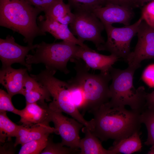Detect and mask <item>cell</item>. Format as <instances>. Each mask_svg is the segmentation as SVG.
I'll return each instance as SVG.
<instances>
[{
	"instance_id": "484cf974",
	"label": "cell",
	"mask_w": 154,
	"mask_h": 154,
	"mask_svg": "<svg viewBox=\"0 0 154 154\" xmlns=\"http://www.w3.org/2000/svg\"><path fill=\"white\" fill-rule=\"evenodd\" d=\"M25 97L26 103L38 102L45 103V101H52L50 94L48 89L43 85L41 87L26 92L24 95Z\"/></svg>"
},
{
	"instance_id": "ba28073f",
	"label": "cell",
	"mask_w": 154,
	"mask_h": 154,
	"mask_svg": "<svg viewBox=\"0 0 154 154\" xmlns=\"http://www.w3.org/2000/svg\"><path fill=\"white\" fill-rule=\"evenodd\" d=\"M74 16L69 24L70 29L81 41L92 42L98 50L105 42L101 33L104 24L92 12H74Z\"/></svg>"
},
{
	"instance_id": "2e32d148",
	"label": "cell",
	"mask_w": 154,
	"mask_h": 154,
	"mask_svg": "<svg viewBox=\"0 0 154 154\" xmlns=\"http://www.w3.org/2000/svg\"><path fill=\"white\" fill-rule=\"evenodd\" d=\"M26 103L25 108L20 110L19 115L22 125L31 126L38 124L48 123L50 121L49 118L48 106L45 103Z\"/></svg>"
},
{
	"instance_id": "8992f818",
	"label": "cell",
	"mask_w": 154,
	"mask_h": 154,
	"mask_svg": "<svg viewBox=\"0 0 154 154\" xmlns=\"http://www.w3.org/2000/svg\"><path fill=\"white\" fill-rule=\"evenodd\" d=\"M79 46L63 40L52 43L42 41L37 44L33 54L27 56L25 60L28 64L42 63L48 70L55 72L60 70L67 74L70 72L68 62L75 58Z\"/></svg>"
},
{
	"instance_id": "603a6c76",
	"label": "cell",
	"mask_w": 154,
	"mask_h": 154,
	"mask_svg": "<svg viewBox=\"0 0 154 154\" xmlns=\"http://www.w3.org/2000/svg\"><path fill=\"white\" fill-rule=\"evenodd\" d=\"M140 120L141 123L145 125L147 131V137L145 144L154 146V109L146 107L141 114Z\"/></svg>"
},
{
	"instance_id": "ffe728a7",
	"label": "cell",
	"mask_w": 154,
	"mask_h": 154,
	"mask_svg": "<svg viewBox=\"0 0 154 154\" xmlns=\"http://www.w3.org/2000/svg\"><path fill=\"white\" fill-rule=\"evenodd\" d=\"M141 134L139 131L127 137L114 140L113 146L109 149L114 150L116 154H131L141 151L142 147Z\"/></svg>"
},
{
	"instance_id": "5b68a950",
	"label": "cell",
	"mask_w": 154,
	"mask_h": 154,
	"mask_svg": "<svg viewBox=\"0 0 154 154\" xmlns=\"http://www.w3.org/2000/svg\"><path fill=\"white\" fill-rule=\"evenodd\" d=\"M55 73L46 69L38 74H31L30 76L49 91L53 98L48 105L50 109L66 114L90 129L91 127L90 121L85 119L72 102L68 89V83L54 77Z\"/></svg>"
},
{
	"instance_id": "8fae6325",
	"label": "cell",
	"mask_w": 154,
	"mask_h": 154,
	"mask_svg": "<svg viewBox=\"0 0 154 154\" xmlns=\"http://www.w3.org/2000/svg\"><path fill=\"white\" fill-rule=\"evenodd\" d=\"M37 44L23 46L17 43L14 37L8 35L5 39L0 38V59L2 68L11 66L15 63L25 66L28 70H32V65L27 63L25 58L30 50L35 49Z\"/></svg>"
},
{
	"instance_id": "5bb4252c",
	"label": "cell",
	"mask_w": 154,
	"mask_h": 154,
	"mask_svg": "<svg viewBox=\"0 0 154 154\" xmlns=\"http://www.w3.org/2000/svg\"><path fill=\"white\" fill-rule=\"evenodd\" d=\"M27 68L15 69L11 66L2 67L0 71V83L12 97L22 94Z\"/></svg>"
},
{
	"instance_id": "d6a6232c",
	"label": "cell",
	"mask_w": 154,
	"mask_h": 154,
	"mask_svg": "<svg viewBox=\"0 0 154 154\" xmlns=\"http://www.w3.org/2000/svg\"><path fill=\"white\" fill-rule=\"evenodd\" d=\"M145 106L148 108L154 109V90L151 93H147Z\"/></svg>"
},
{
	"instance_id": "7402d4cb",
	"label": "cell",
	"mask_w": 154,
	"mask_h": 154,
	"mask_svg": "<svg viewBox=\"0 0 154 154\" xmlns=\"http://www.w3.org/2000/svg\"><path fill=\"white\" fill-rule=\"evenodd\" d=\"M67 82L72 102L79 111H82L83 115L85 106V100L83 89L73 78Z\"/></svg>"
},
{
	"instance_id": "83f0119b",
	"label": "cell",
	"mask_w": 154,
	"mask_h": 154,
	"mask_svg": "<svg viewBox=\"0 0 154 154\" xmlns=\"http://www.w3.org/2000/svg\"><path fill=\"white\" fill-rule=\"evenodd\" d=\"M12 97L4 90L0 89V112L8 111L19 115L20 110L16 109L12 101Z\"/></svg>"
},
{
	"instance_id": "e575fe53",
	"label": "cell",
	"mask_w": 154,
	"mask_h": 154,
	"mask_svg": "<svg viewBox=\"0 0 154 154\" xmlns=\"http://www.w3.org/2000/svg\"><path fill=\"white\" fill-rule=\"evenodd\" d=\"M148 154H154V146H152L150 148V150L148 152Z\"/></svg>"
},
{
	"instance_id": "ac0fdd59",
	"label": "cell",
	"mask_w": 154,
	"mask_h": 154,
	"mask_svg": "<svg viewBox=\"0 0 154 154\" xmlns=\"http://www.w3.org/2000/svg\"><path fill=\"white\" fill-rule=\"evenodd\" d=\"M82 131L84 137L80 139L79 146L80 154H116L113 150L104 148L99 138L86 127L84 126Z\"/></svg>"
},
{
	"instance_id": "4dcf8cb0",
	"label": "cell",
	"mask_w": 154,
	"mask_h": 154,
	"mask_svg": "<svg viewBox=\"0 0 154 154\" xmlns=\"http://www.w3.org/2000/svg\"><path fill=\"white\" fill-rule=\"evenodd\" d=\"M30 4L44 12L58 0H26Z\"/></svg>"
},
{
	"instance_id": "9a60e30c",
	"label": "cell",
	"mask_w": 154,
	"mask_h": 154,
	"mask_svg": "<svg viewBox=\"0 0 154 154\" xmlns=\"http://www.w3.org/2000/svg\"><path fill=\"white\" fill-rule=\"evenodd\" d=\"M45 18L39 20L38 25L44 33L48 32L55 38L62 40L80 46L86 49H90L87 45L76 38L72 34L68 25L63 24L56 21Z\"/></svg>"
},
{
	"instance_id": "d6986e66",
	"label": "cell",
	"mask_w": 154,
	"mask_h": 154,
	"mask_svg": "<svg viewBox=\"0 0 154 154\" xmlns=\"http://www.w3.org/2000/svg\"><path fill=\"white\" fill-rule=\"evenodd\" d=\"M43 12L45 18L67 25L72 22L74 16L70 5L65 3L63 0H57Z\"/></svg>"
},
{
	"instance_id": "44dd1931",
	"label": "cell",
	"mask_w": 154,
	"mask_h": 154,
	"mask_svg": "<svg viewBox=\"0 0 154 154\" xmlns=\"http://www.w3.org/2000/svg\"><path fill=\"white\" fill-rule=\"evenodd\" d=\"M20 125L12 121L7 117L6 112H0V141L4 143L7 139L10 141L15 137Z\"/></svg>"
},
{
	"instance_id": "836d02e7",
	"label": "cell",
	"mask_w": 154,
	"mask_h": 154,
	"mask_svg": "<svg viewBox=\"0 0 154 154\" xmlns=\"http://www.w3.org/2000/svg\"><path fill=\"white\" fill-rule=\"evenodd\" d=\"M154 0H135L137 7L143 6L145 3L149 2Z\"/></svg>"
},
{
	"instance_id": "d4e9b609",
	"label": "cell",
	"mask_w": 154,
	"mask_h": 154,
	"mask_svg": "<svg viewBox=\"0 0 154 154\" xmlns=\"http://www.w3.org/2000/svg\"><path fill=\"white\" fill-rule=\"evenodd\" d=\"M49 135L33 140L21 145L19 154H40L45 147Z\"/></svg>"
},
{
	"instance_id": "cb8c5ba5",
	"label": "cell",
	"mask_w": 154,
	"mask_h": 154,
	"mask_svg": "<svg viewBox=\"0 0 154 154\" xmlns=\"http://www.w3.org/2000/svg\"><path fill=\"white\" fill-rule=\"evenodd\" d=\"M74 12H92L97 8L104 6L105 0H67Z\"/></svg>"
},
{
	"instance_id": "9c48e42d",
	"label": "cell",
	"mask_w": 154,
	"mask_h": 154,
	"mask_svg": "<svg viewBox=\"0 0 154 154\" xmlns=\"http://www.w3.org/2000/svg\"><path fill=\"white\" fill-rule=\"evenodd\" d=\"M49 118L62 139L61 144L72 149H78L80 140V131L84 125L74 118L64 116L62 112L55 111L48 106Z\"/></svg>"
},
{
	"instance_id": "e0dca14e",
	"label": "cell",
	"mask_w": 154,
	"mask_h": 154,
	"mask_svg": "<svg viewBox=\"0 0 154 154\" xmlns=\"http://www.w3.org/2000/svg\"><path fill=\"white\" fill-rule=\"evenodd\" d=\"M53 133L58 134L56 129L51 127L49 123H41L31 126L20 125L15 136L14 146L15 147L19 144L22 145L28 142L49 136Z\"/></svg>"
},
{
	"instance_id": "6da1fadb",
	"label": "cell",
	"mask_w": 154,
	"mask_h": 154,
	"mask_svg": "<svg viewBox=\"0 0 154 154\" xmlns=\"http://www.w3.org/2000/svg\"><path fill=\"white\" fill-rule=\"evenodd\" d=\"M92 113L90 131L102 141L127 137L141 127V113L124 106L111 107L106 103Z\"/></svg>"
},
{
	"instance_id": "4316f807",
	"label": "cell",
	"mask_w": 154,
	"mask_h": 154,
	"mask_svg": "<svg viewBox=\"0 0 154 154\" xmlns=\"http://www.w3.org/2000/svg\"><path fill=\"white\" fill-rule=\"evenodd\" d=\"M61 143H56L48 137L46 145L40 154H72L80 153L78 149L64 146Z\"/></svg>"
},
{
	"instance_id": "4fadbf2b",
	"label": "cell",
	"mask_w": 154,
	"mask_h": 154,
	"mask_svg": "<svg viewBox=\"0 0 154 154\" xmlns=\"http://www.w3.org/2000/svg\"><path fill=\"white\" fill-rule=\"evenodd\" d=\"M75 58L83 60L90 68L107 73L110 72L112 65L119 58L112 54L110 55L101 54L91 49H85L79 46Z\"/></svg>"
},
{
	"instance_id": "f546056e",
	"label": "cell",
	"mask_w": 154,
	"mask_h": 154,
	"mask_svg": "<svg viewBox=\"0 0 154 154\" xmlns=\"http://www.w3.org/2000/svg\"><path fill=\"white\" fill-rule=\"evenodd\" d=\"M141 78L149 87L154 88V63L148 66L142 73Z\"/></svg>"
},
{
	"instance_id": "7c38bea8",
	"label": "cell",
	"mask_w": 154,
	"mask_h": 154,
	"mask_svg": "<svg viewBox=\"0 0 154 154\" xmlns=\"http://www.w3.org/2000/svg\"><path fill=\"white\" fill-rule=\"evenodd\" d=\"M93 12L104 25L115 23L129 25L134 15L132 8L112 3L97 8Z\"/></svg>"
},
{
	"instance_id": "3957f363",
	"label": "cell",
	"mask_w": 154,
	"mask_h": 154,
	"mask_svg": "<svg viewBox=\"0 0 154 154\" xmlns=\"http://www.w3.org/2000/svg\"><path fill=\"white\" fill-rule=\"evenodd\" d=\"M136 69L129 66L124 70L112 67L110 71L112 82L109 86L110 98L107 103L111 107L128 105L131 110L141 113L146 108L147 93L143 86L135 88L133 75Z\"/></svg>"
},
{
	"instance_id": "1f68e13d",
	"label": "cell",
	"mask_w": 154,
	"mask_h": 154,
	"mask_svg": "<svg viewBox=\"0 0 154 154\" xmlns=\"http://www.w3.org/2000/svg\"><path fill=\"white\" fill-rule=\"evenodd\" d=\"M106 4L112 3L132 8L137 7L135 0H105Z\"/></svg>"
},
{
	"instance_id": "f1b7e54d",
	"label": "cell",
	"mask_w": 154,
	"mask_h": 154,
	"mask_svg": "<svg viewBox=\"0 0 154 154\" xmlns=\"http://www.w3.org/2000/svg\"><path fill=\"white\" fill-rule=\"evenodd\" d=\"M141 17L143 20L154 29V0L143 6L141 9Z\"/></svg>"
},
{
	"instance_id": "277c9868",
	"label": "cell",
	"mask_w": 154,
	"mask_h": 154,
	"mask_svg": "<svg viewBox=\"0 0 154 154\" xmlns=\"http://www.w3.org/2000/svg\"><path fill=\"white\" fill-rule=\"evenodd\" d=\"M71 61L75 64L76 74L73 78L82 87L85 96V106L83 115L86 111L92 113L110 100V73L91 74L88 72L90 68L80 59L73 58Z\"/></svg>"
},
{
	"instance_id": "30bf717a",
	"label": "cell",
	"mask_w": 154,
	"mask_h": 154,
	"mask_svg": "<svg viewBox=\"0 0 154 154\" xmlns=\"http://www.w3.org/2000/svg\"><path fill=\"white\" fill-rule=\"evenodd\" d=\"M137 34V44L126 61L128 66L136 70L141 66L140 63L143 60L154 59V29L143 20L139 26Z\"/></svg>"
},
{
	"instance_id": "7a4b0ae2",
	"label": "cell",
	"mask_w": 154,
	"mask_h": 154,
	"mask_svg": "<svg viewBox=\"0 0 154 154\" xmlns=\"http://www.w3.org/2000/svg\"><path fill=\"white\" fill-rule=\"evenodd\" d=\"M41 12L26 0H0V26L20 34L32 45L37 37L46 35L37 22Z\"/></svg>"
},
{
	"instance_id": "52a82bcc",
	"label": "cell",
	"mask_w": 154,
	"mask_h": 154,
	"mask_svg": "<svg viewBox=\"0 0 154 154\" xmlns=\"http://www.w3.org/2000/svg\"><path fill=\"white\" fill-rule=\"evenodd\" d=\"M143 20L140 17L133 24L120 28L112 25H104L107 40L98 50L108 51L126 61L131 52V41L137 33L139 26Z\"/></svg>"
}]
</instances>
